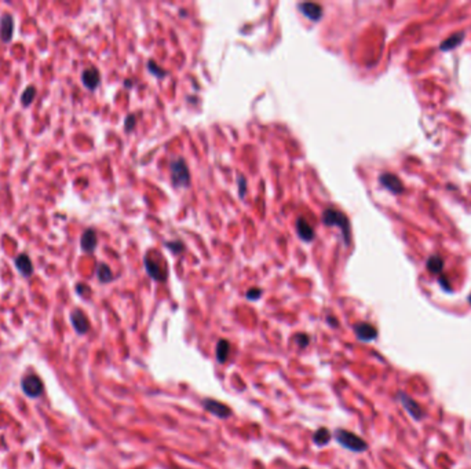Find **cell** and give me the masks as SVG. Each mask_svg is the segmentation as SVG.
<instances>
[{"label":"cell","instance_id":"cell-10","mask_svg":"<svg viewBox=\"0 0 471 469\" xmlns=\"http://www.w3.org/2000/svg\"><path fill=\"white\" fill-rule=\"evenodd\" d=\"M98 245V237L97 231L94 229H86L80 238V248L84 253H93Z\"/></svg>","mask_w":471,"mask_h":469},{"label":"cell","instance_id":"cell-32","mask_svg":"<svg viewBox=\"0 0 471 469\" xmlns=\"http://www.w3.org/2000/svg\"><path fill=\"white\" fill-rule=\"evenodd\" d=\"M299 469H309V468H307V466H302V468H299Z\"/></svg>","mask_w":471,"mask_h":469},{"label":"cell","instance_id":"cell-14","mask_svg":"<svg viewBox=\"0 0 471 469\" xmlns=\"http://www.w3.org/2000/svg\"><path fill=\"white\" fill-rule=\"evenodd\" d=\"M15 264V269L18 270V273L21 275H24L25 278H29L30 275L33 274V264H32V260L26 253H21L18 254L14 260Z\"/></svg>","mask_w":471,"mask_h":469},{"label":"cell","instance_id":"cell-29","mask_svg":"<svg viewBox=\"0 0 471 469\" xmlns=\"http://www.w3.org/2000/svg\"><path fill=\"white\" fill-rule=\"evenodd\" d=\"M76 292H77L78 296H82V297H86V296H89L90 292H91V289L87 286V285L84 284H77L76 285Z\"/></svg>","mask_w":471,"mask_h":469},{"label":"cell","instance_id":"cell-31","mask_svg":"<svg viewBox=\"0 0 471 469\" xmlns=\"http://www.w3.org/2000/svg\"><path fill=\"white\" fill-rule=\"evenodd\" d=\"M124 87L126 88L133 87V80H126V81H124Z\"/></svg>","mask_w":471,"mask_h":469},{"label":"cell","instance_id":"cell-1","mask_svg":"<svg viewBox=\"0 0 471 469\" xmlns=\"http://www.w3.org/2000/svg\"><path fill=\"white\" fill-rule=\"evenodd\" d=\"M323 223L325 226H329V227H339L340 231H342V234H343V240L344 244L348 245L350 244V223H348L347 216L344 215L343 212H340L338 209H334V208H328V209H325L323 212Z\"/></svg>","mask_w":471,"mask_h":469},{"label":"cell","instance_id":"cell-30","mask_svg":"<svg viewBox=\"0 0 471 469\" xmlns=\"http://www.w3.org/2000/svg\"><path fill=\"white\" fill-rule=\"evenodd\" d=\"M327 322L329 323V326H332V327H338L339 326V323H338V319H336V318H334V317H327Z\"/></svg>","mask_w":471,"mask_h":469},{"label":"cell","instance_id":"cell-13","mask_svg":"<svg viewBox=\"0 0 471 469\" xmlns=\"http://www.w3.org/2000/svg\"><path fill=\"white\" fill-rule=\"evenodd\" d=\"M82 83H83V86L87 88V90L94 91L95 88L98 87L99 83H101V74H99L98 69H84L83 73H82Z\"/></svg>","mask_w":471,"mask_h":469},{"label":"cell","instance_id":"cell-2","mask_svg":"<svg viewBox=\"0 0 471 469\" xmlns=\"http://www.w3.org/2000/svg\"><path fill=\"white\" fill-rule=\"evenodd\" d=\"M335 439L338 442L339 445L344 447V449L350 450V451H354V453H364V451H367L368 450V443L363 439V438H360L359 435H356L353 432H350V431L346 430H336L335 431Z\"/></svg>","mask_w":471,"mask_h":469},{"label":"cell","instance_id":"cell-33","mask_svg":"<svg viewBox=\"0 0 471 469\" xmlns=\"http://www.w3.org/2000/svg\"><path fill=\"white\" fill-rule=\"evenodd\" d=\"M468 300H470V303H471V296H470V299H468Z\"/></svg>","mask_w":471,"mask_h":469},{"label":"cell","instance_id":"cell-3","mask_svg":"<svg viewBox=\"0 0 471 469\" xmlns=\"http://www.w3.org/2000/svg\"><path fill=\"white\" fill-rule=\"evenodd\" d=\"M172 185L177 187H189L190 185V174L186 162L183 158H175L170 162Z\"/></svg>","mask_w":471,"mask_h":469},{"label":"cell","instance_id":"cell-24","mask_svg":"<svg viewBox=\"0 0 471 469\" xmlns=\"http://www.w3.org/2000/svg\"><path fill=\"white\" fill-rule=\"evenodd\" d=\"M294 342L302 348H306L310 344V337L306 334V333H298V334H295Z\"/></svg>","mask_w":471,"mask_h":469},{"label":"cell","instance_id":"cell-23","mask_svg":"<svg viewBox=\"0 0 471 469\" xmlns=\"http://www.w3.org/2000/svg\"><path fill=\"white\" fill-rule=\"evenodd\" d=\"M147 69H149V72H150V73L154 74L156 77H160V78L166 77L168 73L167 70H164L162 66H159L154 61H149V62H147Z\"/></svg>","mask_w":471,"mask_h":469},{"label":"cell","instance_id":"cell-8","mask_svg":"<svg viewBox=\"0 0 471 469\" xmlns=\"http://www.w3.org/2000/svg\"><path fill=\"white\" fill-rule=\"evenodd\" d=\"M354 333H356V337L364 343L373 342L378 337V329L367 322H360L354 325Z\"/></svg>","mask_w":471,"mask_h":469},{"label":"cell","instance_id":"cell-26","mask_svg":"<svg viewBox=\"0 0 471 469\" xmlns=\"http://www.w3.org/2000/svg\"><path fill=\"white\" fill-rule=\"evenodd\" d=\"M135 124H137V118L134 114H128L127 118H126V122H124V130L127 132H131L135 128Z\"/></svg>","mask_w":471,"mask_h":469},{"label":"cell","instance_id":"cell-19","mask_svg":"<svg viewBox=\"0 0 471 469\" xmlns=\"http://www.w3.org/2000/svg\"><path fill=\"white\" fill-rule=\"evenodd\" d=\"M463 39H464V33H463V32L452 34L451 37H448V39H445L442 41L440 49H441L442 51H449V50L456 49L457 46L463 41Z\"/></svg>","mask_w":471,"mask_h":469},{"label":"cell","instance_id":"cell-34","mask_svg":"<svg viewBox=\"0 0 471 469\" xmlns=\"http://www.w3.org/2000/svg\"><path fill=\"white\" fill-rule=\"evenodd\" d=\"M181 469H182V468H181Z\"/></svg>","mask_w":471,"mask_h":469},{"label":"cell","instance_id":"cell-18","mask_svg":"<svg viewBox=\"0 0 471 469\" xmlns=\"http://www.w3.org/2000/svg\"><path fill=\"white\" fill-rule=\"evenodd\" d=\"M332 439V434L329 432L328 428H319L313 434V443L319 447L327 446Z\"/></svg>","mask_w":471,"mask_h":469},{"label":"cell","instance_id":"cell-27","mask_svg":"<svg viewBox=\"0 0 471 469\" xmlns=\"http://www.w3.org/2000/svg\"><path fill=\"white\" fill-rule=\"evenodd\" d=\"M237 183H239V196L240 198L246 196V191H247V181L244 176H239V179H237Z\"/></svg>","mask_w":471,"mask_h":469},{"label":"cell","instance_id":"cell-21","mask_svg":"<svg viewBox=\"0 0 471 469\" xmlns=\"http://www.w3.org/2000/svg\"><path fill=\"white\" fill-rule=\"evenodd\" d=\"M97 278L101 284H109L113 281V273L108 264L99 263L97 267Z\"/></svg>","mask_w":471,"mask_h":469},{"label":"cell","instance_id":"cell-17","mask_svg":"<svg viewBox=\"0 0 471 469\" xmlns=\"http://www.w3.org/2000/svg\"><path fill=\"white\" fill-rule=\"evenodd\" d=\"M230 350H231L230 343L227 342V340H225V338L219 340L218 344H216V351H215L216 361L219 362V363H225V362H227V359H229V357H230Z\"/></svg>","mask_w":471,"mask_h":469},{"label":"cell","instance_id":"cell-9","mask_svg":"<svg viewBox=\"0 0 471 469\" xmlns=\"http://www.w3.org/2000/svg\"><path fill=\"white\" fill-rule=\"evenodd\" d=\"M143 263H145V269H146V273L152 277L154 281H160V282H164L166 279H167V270L166 267H162L160 264L156 263V262H153L149 256H145V259H143Z\"/></svg>","mask_w":471,"mask_h":469},{"label":"cell","instance_id":"cell-5","mask_svg":"<svg viewBox=\"0 0 471 469\" xmlns=\"http://www.w3.org/2000/svg\"><path fill=\"white\" fill-rule=\"evenodd\" d=\"M21 388H22V391L26 396H29V398H39L42 394H43V382L40 380L39 377L34 376V374H30V376H26L21 382Z\"/></svg>","mask_w":471,"mask_h":469},{"label":"cell","instance_id":"cell-6","mask_svg":"<svg viewBox=\"0 0 471 469\" xmlns=\"http://www.w3.org/2000/svg\"><path fill=\"white\" fill-rule=\"evenodd\" d=\"M398 401L401 402V405L404 406V409L409 413V415L415 418V420H422L424 418V410L422 409V406L419 405L417 402H415L411 398V396H408L407 394H404V392H398Z\"/></svg>","mask_w":471,"mask_h":469},{"label":"cell","instance_id":"cell-11","mask_svg":"<svg viewBox=\"0 0 471 469\" xmlns=\"http://www.w3.org/2000/svg\"><path fill=\"white\" fill-rule=\"evenodd\" d=\"M70 322H72L74 330L78 334H86L90 330L89 318L86 317V314L82 310H78V308L73 310L72 314H70Z\"/></svg>","mask_w":471,"mask_h":469},{"label":"cell","instance_id":"cell-15","mask_svg":"<svg viewBox=\"0 0 471 469\" xmlns=\"http://www.w3.org/2000/svg\"><path fill=\"white\" fill-rule=\"evenodd\" d=\"M298 9L310 21H319L323 17V9L317 3H300L298 5Z\"/></svg>","mask_w":471,"mask_h":469},{"label":"cell","instance_id":"cell-4","mask_svg":"<svg viewBox=\"0 0 471 469\" xmlns=\"http://www.w3.org/2000/svg\"><path fill=\"white\" fill-rule=\"evenodd\" d=\"M202 405L208 413H211V414H214L218 418H222V420H226V418H229L233 414V411H231L229 406L219 401H215V399L206 398V399L202 401Z\"/></svg>","mask_w":471,"mask_h":469},{"label":"cell","instance_id":"cell-22","mask_svg":"<svg viewBox=\"0 0 471 469\" xmlns=\"http://www.w3.org/2000/svg\"><path fill=\"white\" fill-rule=\"evenodd\" d=\"M427 269L430 270V273L440 274L444 269V260L440 256H431L427 260Z\"/></svg>","mask_w":471,"mask_h":469},{"label":"cell","instance_id":"cell-12","mask_svg":"<svg viewBox=\"0 0 471 469\" xmlns=\"http://www.w3.org/2000/svg\"><path fill=\"white\" fill-rule=\"evenodd\" d=\"M379 182L384 189H387L394 194H400L404 191L403 182L398 179V176L392 175V174H382L379 176Z\"/></svg>","mask_w":471,"mask_h":469},{"label":"cell","instance_id":"cell-25","mask_svg":"<svg viewBox=\"0 0 471 469\" xmlns=\"http://www.w3.org/2000/svg\"><path fill=\"white\" fill-rule=\"evenodd\" d=\"M260 296H262V289L258 288H251L246 293V297L251 300V302H255V300L260 299Z\"/></svg>","mask_w":471,"mask_h":469},{"label":"cell","instance_id":"cell-16","mask_svg":"<svg viewBox=\"0 0 471 469\" xmlns=\"http://www.w3.org/2000/svg\"><path fill=\"white\" fill-rule=\"evenodd\" d=\"M296 231H298V235H299L300 238L306 242H310V241L314 240V230L313 227L309 225V222L303 218H299V219L296 220Z\"/></svg>","mask_w":471,"mask_h":469},{"label":"cell","instance_id":"cell-20","mask_svg":"<svg viewBox=\"0 0 471 469\" xmlns=\"http://www.w3.org/2000/svg\"><path fill=\"white\" fill-rule=\"evenodd\" d=\"M36 94H37V90L34 86H28V87L25 88L22 94H21V98L20 102L22 105V108H29L30 105L33 103L34 98H36Z\"/></svg>","mask_w":471,"mask_h":469},{"label":"cell","instance_id":"cell-28","mask_svg":"<svg viewBox=\"0 0 471 469\" xmlns=\"http://www.w3.org/2000/svg\"><path fill=\"white\" fill-rule=\"evenodd\" d=\"M166 246H167L168 249H171L174 253H179V252L183 249V244H182L181 241H177V242H166Z\"/></svg>","mask_w":471,"mask_h":469},{"label":"cell","instance_id":"cell-7","mask_svg":"<svg viewBox=\"0 0 471 469\" xmlns=\"http://www.w3.org/2000/svg\"><path fill=\"white\" fill-rule=\"evenodd\" d=\"M14 17L9 13H5L0 17V40L3 43H10L14 36Z\"/></svg>","mask_w":471,"mask_h":469}]
</instances>
